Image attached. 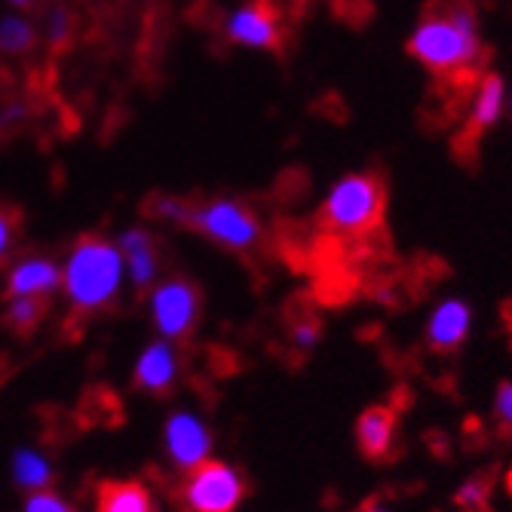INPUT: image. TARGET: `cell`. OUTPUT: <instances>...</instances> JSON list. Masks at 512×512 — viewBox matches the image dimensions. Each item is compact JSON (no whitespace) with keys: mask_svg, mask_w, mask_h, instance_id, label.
Here are the masks:
<instances>
[{"mask_svg":"<svg viewBox=\"0 0 512 512\" xmlns=\"http://www.w3.org/2000/svg\"><path fill=\"white\" fill-rule=\"evenodd\" d=\"M126 279V264L114 240L83 237L62 264V292L77 313L105 310Z\"/></svg>","mask_w":512,"mask_h":512,"instance_id":"cell-1","label":"cell"},{"mask_svg":"<svg viewBox=\"0 0 512 512\" xmlns=\"http://www.w3.org/2000/svg\"><path fill=\"white\" fill-rule=\"evenodd\" d=\"M408 53L436 74L467 71L479 56V31L473 10L451 7L421 19L408 40Z\"/></svg>","mask_w":512,"mask_h":512,"instance_id":"cell-2","label":"cell"},{"mask_svg":"<svg viewBox=\"0 0 512 512\" xmlns=\"http://www.w3.org/2000/svg\"><path fill=\"white\" fill-rule=\"evenodd\" d=\"M387 191L378 175L371 172H350L338 178L322 203V221L335 234L359 237L368 234L371 227H378L384 215Z\"/></svg>","mask_w":512,"mask_h":512,"instance_id":"cell-3","label":"cell"},{"mask_svg":"<svg viewBox=\"0 0 512 512\" xmlns=\"http://www.w3.org/2000/svg\"><path fill=\"white\" fill-rule=\"evenodd\" d=\"M191 227H197L203 237H209L212 243L230 249V252H249L258 246L261 240V221L258 215L234 200V197H215L206 200L200 206L191 203Z\"/></svg>","mask_w":512,"mask_h":512,"instance_id":"cell-4","label":"cell"},{"mask_svg":"<svg viewBox=\"0 0 512 512\" xmlns=\"http://www.w3.org/2000/svg\"><path fill=\"white\" fill-rule=\"evenodd\" d=\"M191 512H234L246 497V482L224 460H203L191 470L181 491Z\"/></svg>","mask_w":512,"mask_h":512,"instance_id":"cell-5","label":"cell"},{"mask_svg":"<svg viewBox=\"0 0 512 512\" xmlns=\"http://www.w3.org/2000/svg\"><path fill=\"white\" fill-rule=\"evenodd\" d=\"M151 319L166 341L188 335L200 319V292L191 279L169 276L151 289Z\"/></svg>","mask_w":512,"mask_h":512,"instance_id":"cell-6","label":"cell"},{"mask_svg":"<svg viewBox=\"0 0 512 512\" xmlns=\"http://www.w3.org/2000/svg\"><path fill=\"white\" fill-rule=\"evenodd\" d=\"M166 451L175 467L194 470L203 460H209L212 451V436L209 427L191 411H178L166 421Z\"/></svg>","mask_w":512,"mask_h":512,"instance_id":"cell-7","label":"cell"},{"mask_svg":"<svg viewBox=\"0 0 512 512\" xmlns=\"http://www.w3.org/2000/svg\"><path fill=\"white\" fill-rule=\"evenodd\" d=\"M224 34L230 43L246 46V50H273L279 43V22L264 4H243L230 10L224 19Z\"/></svg>","mask_w":512,"mask_h":512,"instance_id":"cell-8","label":"cell"},{"mask_svg":"<svg viewBox=\"0 0 512 512\" xmlns=\"http://www.w3.org/2000/svg\"><path fill=\"white\" fill-rule=\"evenodd\" d=\"M62 289V264L46 255H25L10 267L7 292L10 298H50Z\"/></svg>","mask_w":512,"mask_h":512,"instance_id":"cell-9","label":"cell"},{"mask_svg":"<svg viewBox=\"0 0 512 512\" xmlns=\"http://www.w3.org/2000/svg\"><path fill=\"white\" fill-rule=\"evenodd\" d=\"M117 249L123 255L129 283L138 289L154 286L157 270H160V258H157V246H154V237L148 234V230L145 227H126L117 240Z\"/></svg>","mask_w":512,"mask_h":512,"instance_id":"cell-10","label":"cell"},{"mask_svg":"<svg viewBox=\"0 0 512 512\" xmlns=\"http://www.w3.org/2000/svg\"><path fill=\"white\" fill-rule=\"evenodd\" d=\"M178 378V353L172 341L160 338L148 344L135 362V384L148 393H166Z\"/></svg>","mask_w":512,"mask_h":512,"instance_id":"cell-11","label":"cell"},{"mask_svg":"<svg viewBox=\"0 0 512 512\" xmlns=\"http://www.w3.org/2000/svg\"><path fill=\"white\" fill-rule=\"evenodd\" d=\"M393 436H396V411L387 405L368 408L359 424H356V439L365 457L371 460H384L393 451Z\"/></svg>","mask_w":512,"mask_h":512,"instance_id":"cell-12","label":"cell"},{"mask_svg":"<svg viewBox=\"0 0 512 512\" xmlns=\"http://www.w3.org/2000/svg\"><path fill=\"white\" fill-rule=\"evenodd\" d=\"M467 332H470V307L457 298L442 301L433 310L430 325H427V338L436 350H454L467 338Z\"/></svg>","mask_w":512,"mask_h":512,"instance_id":"cell-13","label":"cell"},{"mask_svg":"<svg viewBox=\"0 0 512 512\" xmlns=\"http://www.w3.org/2000/svg\"><path fill=\"white\" fill-rule=\"evenodd\" d=\"M96 512H157V506L142 482H105L99 488Z\"/></svg>","mask_w":512,"mask_h":512,"instance_id":"cell-14","label":"cell"},{"mask_svg":"<svg viewBox=\"0 0 512 512\" xmlns=\"http://www.w3.org/2000/svg\"><path fill=\"white\" fill-rule=\"evenodd\" d=\"M503 102H506V86L497 74H485L476 96H473V126L476 129H488L500 120L503 114Z\"/></svg>","mask_w":512,"mask_h":512,"instance_id":"cell-15","label":"cell"},{"mask_svg":"<svg viewBox=\"0 0 512 512\" xmlns=\"http://www.w3.org/2000/svg\"><path fill=\"white\" fill-rule=\"evenodd\" d=\"M13 473H16V482L25 491H46V485H50V479H53L50 460H46L43 454H37V451H31V448L16 451V457H13Z\"/></svg>","mask_w":512,"mask_h":512,"instance_id":"cell-16","label":"cell"},{"mask_svg":"<svg viewBox=\"0 0 512 512\" xmlns=\"http://www.w3.org/2000/svg\"><path fill=\"white\" fill-rule=\"evenodd\" d=\"M34 37H37V31H34L31 19L19 16V13L0 16V53L22 56L34 46Z\"/></svg>","mask_w":512,"mask_h":512,"instance_id":"cell-17","label":"cell"},{"mask_svg":"<svg viewBox=\"0 0 512 512\" xmlns=\"http://www.w3.org/2000/svg\"><path fill=\"white\" fill-rule=\"evenodd\" d=\"M43 319V301L40 298H10L7 304V325L22 335L37 329V322Z\"/></svg>","mask_w":512,"mask_h":512,"instance_id":"cell-18","label":"cell"},{"mask_svg":"<svg viewBox=\"0 0 512 512\" xmlns=\"http://www.w3.org/2000/svg\"><path fill=\"white\" fill-rule=\"evenodd\" d=\"M71 28H74V22H71V13L65 7H53L50 13H46V40H50L53 46L68 43Z\"/></svg>","mask_w":512,"mask_h":512,"instance_id":"cell-19","label":"cell"},{"mask_svg":"<svg viewBox=\"0 0 512 512\" xmlns=\"http://www.w3.org/2000/svg\"><path fill=\"white\" fill-rule=\"evenodd\" d=\"M154 215L169 224H188L191 218V203L178 197H157L154 200Z\"/></svg>","mask_w":512,"mask_h":512,"instance_id":"cell-20","label":"cell"},{"mask_svg":"<svg viewBox=\"0 0 512 512\" xmlns=\"http://www.w3.org/2000/svg\"><path fill=\"white\" fill-rule=\"evenodd\" d=\"M25 512H74V509L53 491H34L25 500Z\"/></svg>","mask_w":512,"mask_h":512,"instance_id":"cell-21","label":"cell"},{"mask_svg":"<svg viewBox=\"0 0 512 512\" xmlns=\"http://www.w3.org/2000/svg\"><path fill=\"white\" fill-rule=\"evenodd\" d=\"M292 341H295V347L310 350V347L319 341V322H313V319L295 322V325H292Z\"/></svg>","mask_w":512,"mask_h":512,"instance_id":"cell-22","label":"cell"},{"mask_svg":"<svg viewBox=\"0 0 512 512\" xmlns=\"http://www.w3.org/2000/svg\"><path fill=\"white\" fill-rule=\"evenodd\" d=\"M485 497H488V491H485V485H482V482L463 485V488H460V494H457L460 506H470V512L482 509V506H485Z\"/></svg>","mask_w":512,"mask_h":512,"instance_id":"cell-23","label":"cell"},{"mask_svg":"<svg viewBox=\"0 0 512 512\" xmlns=\"http://www.w3.org/2000/svg\"><path fill=\"white\" fill-rule=\"evenodd\" d=\"M13 243H16V221L0 209V261L13 252Z\"/></svg>","mask_w":512,"mask_h":512,"instance_id":"cell-24","label":"cell"},{"mask_svg":"<svg viewBox=\"0 0 512 512\" xmlns=\"http://www.w3.org/2000/svg\"><path fill=\"white\" fill-rule=\"evenodd\" d=\"M497 414L500 421L512 427V384H500L497 390Z\"/></svg>","mask_w":512,"mask_h":512,"instance_id":"cell-25","label":"cell"},{"mask_svg":"<svg viewBox=\"0 0 512 512\" xmlns=\"http://www.w3.org/2000/svg\"><path fill=\"white\" fill-rule=\"evenodd\" d=\"M25 111H28V108H25L22 102H10V105H7L4 111H0V123L13 126V123H19V120L25 117Z\"/></svg>","mask_w":512,"mask_h":512,"instance_id":"cell-26","label":"cell"},{"mask_svg":"<svg viewBox=\"0 0 512 512\" xmlns=\"http://www.w3.org/2000/svg\"><path fill=\"white\" fill-rule=\"evenodd\" d=\"M365 512H387L384 506H378V503H371V506H365Z\"/></svg>","mask_w":512,"mask_h":512,"instance_id":"cell-27","label":"cell"},{"mask_svg":"<svg viewBox=\"0 0 512 512\" xmlns=\"http://www.w3.org/2000/svg\"><path fill=\"white\" fill-rule=\"evenodd\" d=\"M13 7H28V4H34V0H10Z\"/></svg>","mask_w":512,"mask_h":512,"instance_id":"cell-28","label":"cell"},{"mask_svg":"<svg viewBox=\"0 0 512 512\" xmlns=\"http://www.w3.org/2000/svg\"><path fill=\"white\" fill-rule=\"evenodd\" d=\"M509 105H512V99H509Z\"/></svg>","mask_w":512,"mask_h":512,"instance_id":"cell-29","label":"cell"}]
</instances>
